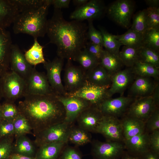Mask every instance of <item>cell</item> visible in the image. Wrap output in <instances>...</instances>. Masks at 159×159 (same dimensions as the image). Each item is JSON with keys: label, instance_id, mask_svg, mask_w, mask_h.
I'll list each match as a JSON object with an SVG mask.
<instances>
[{"label": "cell", "instance_id": "41", "mask_svg": "<svg viewBox=\"0 0 159 159\" xmlns=\"http://www.w3.org/2000/svg\"><path fill=\"white\" fill-rule=\"evenodd\" d=\"M20 13L38 9L42 6L46 0H11Z\"/></svg>", "mask_w": 159, "mask_h": 159}, {"label": "cell", "instance_id": "48", "mask_svg": "<svg viewBox=\"0 0 159 159\" xmlns=\"http://www.w3.org/2000/svg\"><path fill=\"white\" fill-rule=\"evenodd\" d=\"M150 150L159 153V130L149 133Z\"/></svg>", "mask_w": 159, "mask_h": 159}, {"label": "cell", "instance_id": "11", "mask_svg": "<svg viewBox=\"0 0 159 159\" xmlns=\"http://www.w3.org/2000/svg\"><path fill=\"white\" fill-rule=\"evenodd\" d=\"M109 87L96 85L86 80L84 85L78 90L66 95L80 98L88 102L91 105L97 106L104 100L109 98L107 91Z\"/></svg>", "mask_w": 159, "mask_h": 159}, {"label": "cell", "instance_id": "12", "mask_svg": "<svg viewBox=\"0 0 159 159\" xmlns=\"http://www.w3.org/2000/svg\"><path fill=\"white\" fill-rule=\"evenodd\" d=\"M57 96L65 110L64 121L69 124L76 120L83 111L92 105L88 102L78 97L57 95Z\"/></svg>", "mask_w": 159, "mask_h": 159}, {"label": "cell", "instance_id": "53", "mask_svg": "<svg viewBox=\"0 0 159 159\" xmlns=\"http://www.w3.org/2000/svg\"><path fill=\"white\" fill-rule=\"evenodd\" d=\"M121 159H142L140 156L133 155L128 153H124Z\"/></svg>", "mask_w": 159, "mask_h": 159}, {"label": "cell", "instance_id": "32", "mask_svg": "<svg viewBox=\"0 0 159 159\" xmlns=\"http://www.w3.org/2000/svg\"><path fill=\"white\" fill-rule=\"evenodd\" d=\"M15 144H14L13 151L14 153L27 156L33 157L35 148L31 141L25 135L16 138Z\"/></svg>", "mask_w": 159, "mask_h": 159}, {"label": "cell", "instance_id": "14", "mask_svg": "<svg viewBox=\"0 0 159 159\" xmlns=\"http://www.w3.org/2000/svg\"><path fill=\"white\" fill-rule=\"evenodd\" d=\"M26 95H45L55 94L52 88L46 75L38 71L34 67L26 81Z\"/></svg>", "mask_w": 159, "mask_h": 159}, {"label": "cell", "instance_id": "23", "mask_svg": "<svg viewBox=\"0 0 159 159\" xmlns=\"http://www.w3.org/2000/svg\"><path fill=\"white\" fill-rule=\"evenodd\" d=\"M12 44L9 32L6 29H0V71L6 70L10 66Z\"/></svg>", "mask_w": 159, "mask_h": 159}, {"label": "cell", "instance_id": "35", "mask_svg": "<svg viewBox=\"0 0 159 159\" xmlns=\"http://www.w3.org/2000/svg\"><path fill=\"white\" fill-rule=\"evenodd\" d=\"M91 136L89 132L80 128L71 129L68 140L74 144L82 145L91 142Z\"/></svg>", "mask_w": 159, "mask_h": 159}, {"label": "cell", "instance_id": "29", "mask_svg": "<svg viewBox=\"0 0 159 159\" xmlns=\"http://www.w3.org/2000/svg\"><path fill=\"white\" fill-rule=\"evenodd\" d=\"M34 43L31 47L25 52L24 55L28 62L32 66L44 64L46 62L43 53V47L38 42L37 39H34Z\"/></svg>", "mask_w": 159, "mask_h": 159}, {"label": "cell", "instance_id": "45", "mask_svg": "<svg viewBox=\"0 0 159 159\" xmlns=\"http://www.w3.org/2000/svg\"><path fill=\"white\" fill-rule=\"evenodd\" d=\"M159 130V109H156L145 122V131L149 133Z\"/></svg>", "mask_w": 159, "mask_h": 159}, {"label": "cell", "instance_id": "8", "mask_svg": "<svg viewBox=\"0 0 159 159\" xmlns=\"http://www.w3.org/2000/svg\"><path fill=\"white\" fill-rule=\"evenodd\" d=\"M134 5L132 1L118 0L109 7L107 13L116 23L125 28H127L130 23Z\"/></svg>", "mask_w": 159, "mask_h": 159}, {"label": "cell", "instance_id": "52", "mask_svg": "<svg viewBox=\"0 0 159 159\" xmlns=\"http://www.w3.org/2000/svg\"><path fill=\"white\" fill-rule=\"evenodd\" d=\"M9 159H37L35 157L24 155L17 153H12Z\"/></svg>", "mask_w": 159, "mask_h": 159}, {"label": "cell", "instance_id": "26", "mask_svg": "<svg viewBox=\"0 0 159 159\" xmlns=\"http://www.w3.org/2000/svg\"><path fill=\"white\" fill-rule=\"evenodd\" d=\"M100 64L111 76L120 70L123 66L119 55L104 49L100 59Z\"/></svg>", "mask_w": 159, "mask_h": 159}, {"label": "cell", "instance_id": "22", "mask_svg": "<svg viewBox=\"0 0 159 159\" xmlns=\"http://www.w3.org/2000/svg\"><path fill=\"white\" fill-rule=\"evenodd\" d=\"M19 13L11 0H0V29H6L9 26Z\"/></svg>", "mask_w": 159, "mask_h": 159}, {"label": "cell", "instance_id": "4", "mask_svg": "<svg viewBox=\"0 0 159 159\" xmlns=\"http://www.w3.org/2000/svg\"><path fill=\"white\" fill-rule=\"evenodd\" d=\"M70 125L63 121L49 127L35 136V144L39 147L49 143H66L71 129Z\"/></svg>", "mask_w": 159, "mask_h": 159}, {"label": "cell", "instance_id": "57", "mask_svg": "<svg viewBox=\"0 0 159 159\" xmlns=\"http://www.w3.org/2000/svg\"><path fill=\"white\" fill-rule=\"evenodd\" d=\"M1 120H0V121H1Z\"/></svg>", "mask_w": 159, "mask_h": 159}, {"label": "cell", "instance_id": "46", "mask_svg": "<svg viewBox=\"0 0 159 159\" xmlns=\"http://www.w3.org/2000/svg\"><path fill=\"white\" fill-rule=\"evenodd\" d=\"M14 135L13 121L1 120L0 122V139Z\"/></svg>", "mask_w": 159, "mask_h": 159}, {"label": "cell", "instance_id": "47", "mask_svg": "<svg viewBox=\"0 0 159 159\" xmlns=\"http://www.w3.org/2000/svg\"><path fill=\"white\" fill-rule=\"evenodd\" d=\"M85 48L89 52L100 61L104 50L102 46L89 42L87 43Z\"/></svg>", "mask_w": 159, "mask_h": 159}, {"label": "cell", "instance_id": "15", "mask_svg": "<svg viewBox=\"0 0 159 159\" xmlns=\"http://www.w3.org/2000/svg\"><path fill=\"white\" fill-rule=\"evenodd\" d=\"M103 2L100 0H91L78 7L70 15L71 19L80 21H93L100 17L105 10Z\"/></svg>", "mask_w": 159, "mask_h": 159}, {"label": "cell", "instance_id": "33", "mask_svg": "<svg viewBox=\"0 0 159 159\" xmlns=\"http://www.w3.org/2000/svg\"><path fill=\"white\" fill-rule=\"evenodd\" d=\"M73 60L78 62L86 72L100 64V61L85 48L76 55Z\"/></svg>", "mask_w": 159, "mask_h": 159}, {"label": "cell", "instance_id": "34", "mask_svg": "<svg viewBox=\"0 0 159 159\" xmlns=\"http://www.w3.org/2000/svg\"><path fill=\"white\" fill-rule=\"evenodd\" d=\"M100 29L102 37L103 47L110 52L119 55L122 44L116 38L115 35L110 33L103 28L100 27Z\"/></svg>", "mask_w": 159, "mask_h": 159}, {"label": "cell", "instance_id": "13", "mask_svg": "<svg viewBox=\"0 0 159 159\" xmlns=\"http://www.w3.org/2000/svg\"><path fill=\"white\" fill-rule=\"evenodd\" d=\"M96 132L102 135L107 141L123 142L124 140L121 120L114 117L104 115Z\"/></svg>", "mask_w": 159, "mask_h": 159}, {"label": "cell", "instance_id": "25", "mask_svg": "<svg viewBox=\"0 0 159 159\" xmlns=\"http://www.w3.org/2000/svg\"><path fill=\"white\" fill-rule=\"evenodd\" d=\"M111 76L100 64L86 72V80L98 86L110 87Z\"/></svg>", "mask_w": 159, "mask_h": 159}, {"label": "cell", "instance_id": "31", "mask_svg": "<svg viewBox=\"0 0 159 159\" xmlns=\"http://www.w3.org/2000/svg\"><path fill=\"white\" fill-rule=\"evenodd\" d=\"M140 48L124 46L119 54L123 65L132 67L139 61Z\"/></svg>", "mask_w": 159, "mask_h": 159}, {"label": "cell", "instance_id": "2", "mask_svg": "<svg viewBox=\"0 0 159 159\" xmlns=\"http://www.w3.org/2000/svg\"><path fill=\"white\" fill-rule=\"evenodd\" d=\"M24 97L17 107L20 113L28 121L35 136L64 121L65 110L56 94L29 95Z\"/></svg>", "mask_w": 159, "mask_h": 159}, {"label": "cell", "instance_id": "5", "mask_svg": "<svg viewBox=\"0 0 159 159\" xmlns=\"http://www.w3.org/2000/svg\"><path fill=\"white\" fill-rule=\"evenodd\" d=\"M4 74L3 89L8 102L14 103L17 99L24 97L26 95V81L12 71Z\"/></svg>", "mask_w": 159, "mask_h": 159}, {"label": "cell", "instance_id": "9", "mask_svg": "<svg viewBox=\"0 0 159 159\" xmlns=\"http://www.w3.org/2000/svg\"><path fill=\"white\" fill-rule=\"evenodd\" d=\"M86 71L80 66L74 65L67 60L64 69V87L67 94L72 93L81 88L86 81Z\"/></svg>", "mask_w": 159, "mask_h": 159}, {"label": "cell", "instance_id": "39", "mask_svg": "<svg viewBox=\"0 0 159 159\" xmlns=\"http://www.w3.org/2000/svg\"><path fill=\"white\" fill-rule=\"evenodd\" d=\"M130 29L142 34L148 30L146 9L138 12L135 15Z\"/></svg>", "mask_w": 159, "mask_h": 159}, {"label": "cell", "instance_id": "19", "mask_svg": "<svg viewBox=\"0 0 159 159\" xmlns=\"http://www.w3.org/2000/svg\"><path fill=\"white\" fill-rule=\"evenodd\" d=\"M156 80L152 78L135 76L130 85L128 96L136 98L152 95L158 84Z\"/></svg>", "mask_w": 159, "mask_h": 159}, {"label": "cell", "instance_id": "16", "mask_svg": "<svg viewBox=\"0 0 159 159\" xmlns=\"http://www.w3.org/2000/svg\"><path fill=\"white\" fill-rule=\"evenodd\" d=\"M125 149L123 142L97 141L93 144L92 152L98 159H119Z\"/></svg>", "mask_w": 159, "mask_h": 159}, {"label": "cell", "instance_id": "10", "mask_svg": "<svg viewBox=\"0 0 159 159\" xmlns=\"http://www.w3.org/2000/svg\"><path fill=\"white\" fill-rule=\"evenodd\" d=\"M135 98L123 96L115 98H107L97 107L105 115L118 118L124 115Z\"/></svg>", "mask_w": 159, "mask_h": 159}, {"label": "cell", "instance_id": "37", "mask_svg": "<svg viewBox=\"0 0 159 159\" xmlns=\"http://www.w3.org/2000/svg\"><path fill=\"white\" fill-rule=\"evenodd\" d=\"M139 61L159 68V52L149 48L141 47L139 52Z\"/></svg>", "mask_w": 159, "mask_h": 159}, {"label": "cell", "instance_id": "50", "mask_svg": "<svg viewBox=\"0 0 159 159\" xmlns=\"http://www.w3.org/2000/svg\"><path fill=\"white\" fill-rule=\"evenodd\" d=\"M70 2V0H51V4L54 9H61L69 7Z\"/></svg>", "mask_w": 159, "mask_h": 159}, {"label": "cell", "instance_id": "55", "mask_svg": "<svg viewBox=\"0 0 159 159\" xmlns=\"http://www.w3.org/2000/svg\"><path fill=\"white\" fill-rule=\"evenodd\" d=\"M88 1V0H73L72 1L74 4L79 7L85 4Z\"/></svg>", "mask_w": 159, "mask_h": 159}, {"label": "cell", "instance_id": "20", "mask_svg": "<svg viewBox=\"0 0 159 159\" xmlns=\"http://www.w3.org/2000/svg\"><path fill=\"white\" fill-rule=\"evenodd\" d=\"M103 115L97 106L91 105L81 112L76 120L80 127L88 132H96Z\"/></svg>", "mask_w": 159, "mask_h": 159}, {"label": "cell", "instance_id": "3", "mask_svg": "<svg viewBox=\"0 0 159 159\" xmlns=\"http://www.w3.org/2000/svg\"><path fill=\"white\" fill-rule=\"evenodd\" d=\"M51 0H46L39 8L20 13L13 23L15 34H26L34 39L43 37L47 33V16Z\"/></svg>", "mask_w": 159, "mask_h": 159}, {"label": "cell", "instance_id": "1", "mask_svg": "<svg viewBox=\"0 0 159 159\" xmlns=\"http://www.w3.org/2000/svg\"><path fill=\"white\" fill-rule=\"evenodd\" d=\"M87 29L81 21L66 20L61 9H54L52 17L48 20L46 34L50 43L57 46V56L73 60L85 47Z\"/></svg>", "mask_w": 159, "mask_h": 159}, {"label": "cell", "instance_id": "24", "mask_svg": "<svg viewBox=\"0 0 159 159\" xmlns=\"http://www.w3.org/2000/svg\"><path fill=\"white\" fill-rule=\"evenodd\" d=\"M121 120L124 140L142 134L145 131V122L125 115Z\"/></svg>", "mask_w": 159, "mask_h": 159}, {"label": "cell", "instance_id": "42", "mask_svg": "<svg viewBox=\"0 0 159 159\" xmlns=\"http://www.w3.org/2000/svg\"><path fill=\"white\" fill-rule=\"evenodd\" d=\"M13 137L0 139V159H9L13 152Z\"/></svg>", "mask_w": 159, "mask_h": 159}, {"label": "cell", "instance_id": "27", "mask_svg": "<svg viewBox=\"0 0 159 159\" xmlns=\"http://www.w3.org/2000/svg\"><path fill=\"white\" fill-rule=\"evenodd\" d=\"M66 142L43 144L39 147L35 157L37 159H57Z\"/></svg>", "mask_w": 159, "mask_h": 159}, {"label": "cell", "instance_id": "7", "mask_svg": "<svg viewBox=\"0 0 159 159\" xmlns=\"http://www.w3.org/2000/svg\"><path fill=\"white\" fill-rule=\"evenodd\" d=\"M64 60L57 56L52 60L46 61L43 64L49 85L54 93L58 95H66L67 94L61 78Z\"/></svg>", "mask_w": 159, "mask_h": 159}, {"label": "cell", "instance_id": "54", "mask_svg": "<svg viewBox=\"0 0 159 159\" xmlns=\"http://www.w3.org/2000/svg\"><path fill=\"white\" fill-rule=\"evenodd\" d=\"M145 1L149 7L159 8V0H146Z\"/></svg>", "mask_w": 159, "mask_h": 159}, {"label": "cell", "instance_id": "6", "mask_svg": "<svg viewBox=\"0 0 159 159\" xmlns=\"http://www.w3.org/2000/svg\"><path fill=\"white\" fill-rule=\"evenodd\" d=\"M159 102L152 95L149 96L135 98L125 115L145 122L153 112L158 107Z\"/></svg>", "mask_w": 159, "mask_h": 159}, {"label": "cell", "instance_id": "17", "mask_svg": "<svg viewBox=\"0 0 159 159\" xmlns=\"http://www.w3.org/2000/svg\"><path fill=\"white\" fill-rule=\"evenodd\" d=\"M135 76L133 73L132 67L121 69L111 76V83L107 91L108 97L119 93L123 96L124 92L134 80Z\"/></svg>", "mask_w": 159, "mask_h": 159}, {"label": "cell", "instance_id": "56", "mask_svg": "<svg viewBox=\"0 0 159 159\" xmlns=\"http://www.w3.org/2000/svg\"><path fill=\"white\" fill-rule=\"evenodd\" d=\"M0 120H1V118H0Z\"/></svg>", "mask_w": 159, "mask_h": 159}, {"label": "cell", "instance_id": "51", "mask_svg": "<svg viewBox=\"0 0 159 159\" xmlns=\"http://www.w3.org/2000/svg\"><path fill=\"white\" fill-rule=\"evenodd\" d=\"M159 153L150 150L140 156L142 159H159Z\"/></svg>", "mask_w": 159, "mask_h": 159}, {"label": "cell", "instance_id": "49", "mask_svg": "<svg viewBox=\"0 0 159 159\" xmlns=\"http://www.w3.org/2000/svg\"><path fill=\"white\" fill-rule=\"evenodd\" d=\"M61 159H82L79 153L75 149L67 148L64 151Z\"/></svg>", "mask_w": 159, "mask_h": 159}, {"label": "cell", "instance_id": "40", "mask_svg": "<svg viewBox=\"0 0 159 159\" xmlns=\"http://www.w3.org/2000/svg\"><path fill=\"white\" fill-rule=\"evenodd\" d=\"M20 113L17 106L14 103L8 102L0 106L1 120L13 121Z\"/></svg>", "mask_w": 159, "mask_h": 159}, {"label": "cell", "instance_id": "38", "mask_svg": "<svg viewBox=\"0 0 159 159\" xmlns=\"http://www.w3.org/2000/svg\"><path fill=\"white\" fill-rule=\"evenodd\" d=\"M143 47L159 52V29H148L144 33Z\"/></svg>", "mask_w": 159, "mask_h": 159}, {"label": "cell", "instance_id": "18", "mask_svg": "<svg viewBox=\"0 0 159 159\" xmlns=\"http://www.w3.org/2000/svg\"><path fill=\"white\" fill-rule=\"evenodd\" d=\"M10 66L14 72L25 81L34 67L26 60L24 54L16 44L11 45L10 58Z\"/></svg>", "mask_w": 159, "mask_h": 159}, {"label": "cell", "instance_id": "44", "mask_svg": "<svg viewBox=\"0 0 159 159\" xmlns=\"http://www.w3.org/2000/svg\"><path fill=\"white\" fill-rule=\"evenodd\" d=\"M87 31V39L94 44L103 47L102 37L100 31L97 30L94 27L92 20H88Z\"/></svg>", "mask_w": 159, "mask_h": 159}, {"label": "cell", "instance_id": "30", "mask_svg": "<svg viewBox=\"0 0 159 159\" xmlns=\"http://www.w3.org/2000/svg\"><path fill=\"white\" fill-rule=\"evenodd\" d=\"M132 72L136 76L150 77L158 80L159 68L150 64L138 61L132 67Z\"/></svg>", "mask_w": 159, "mask_h": 159}, {"label": "cell", "instance_id": "36", "mask_svg": "<svg viewBox=\"0 0 159 159\" xmlns=\"http://www.w3.org/2000/svg\"><path fill=\"white\" fill-rule=\"evenodd\" d=\"M14 136L16 138L30 133L32 128L26 119L20 113L14 120Z\"/></svg>", "mask_w": 159, "mask_h": 159}, {"label": "cell", "instance_id": "43", "mask_svg": "<svg viewBox=\"0 0 159 159\" xmlns=\"http://www.w3.org/2000/svg\"><path fill=\"white\" fill-rule=\"evenodd\" d=\"M146 10L148 30L153 29H159V8L148 7L146 9Z\"/></svg>", "mask_w": 159, "mask_h": 159}, {"label": "cell", "instance_id": "28", "mask_svg": "<svg viewBox=\"0 0 159 159\" xmlns=\"http://www.w3.org/2000/svg\"><path fill=\"white\" fill-rule=\"evenodd\" d=\"M115 37L122 45L136 48L143 47L144 34L130 29L123 34L115 35Z\"/></svg>", "mask_w": 159, "mask_h": 159}, {"label": "cell", "instance_id": "21", "mask_svg": "<svg viewBox=\"0 0 159 159\" xmlns=\"http://www.w3.org/2000/svg\"><path fill=\"white\" fill-rule=\"evenodd\" d=\"M123 143L125 149L128 152L136 155L140 156L150 150L149 133L145 131L142 134L124 140Z\"/></svg>", "mask_w": 159, "mask_h": 159}]
</instances>
